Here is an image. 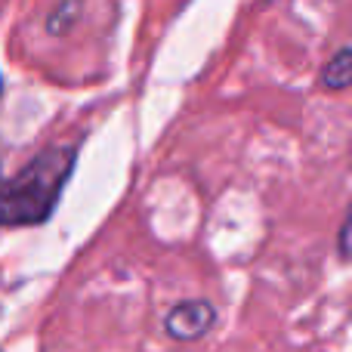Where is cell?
<instances>
[{
	"mask_svg": "<svg viewBox=\"0 0 352 352\" xmlns=\"http://www.w3.org/2000/svg\"><path fill=\"white\" fill-rule=\"evenodd\" d=\"M78 164L74 146H47L12 179H0V226H41L53 217Z\"/></svg>",
	"mask_w": 352,
	"mask_h": 352,
	"instance_id": "obj_1",
	"label": "cell"
},
{
	"mask_svg": "<svg viewBox=\"0 0 352 352\" xmlns=\"http://www.w3.org/2000/svg\"><path fill=\"white\" fill-rule=\"evenodd\" d=\"M217 324V309H213L210 300H182L176 303L164 318V331L167 337L176 343H195L201 337L210 334V328Z\"/></svg>",
	"mask_w": 352,
	"mask_h": 352,
	"instance_id": "obj_2",
	"label": "cell"
},
{
	"mask_svg": "<svg viewBox=\"0 0 352 352\" xmlns=\"http://www.w3.org/2000/svg\"><path fill=\"white\" fill-rule=\"evenodd\" d=\"M322 84L328 90H349L352 87V47H340L322 68Z\"/></svg>",
	"mask_w": 352,
	"mask_h": 352,
	"instance_id": "obj_3",
	"label": "cell"
},
{
	"mask_svg": "<svg viewBox=\"0 0 352 352\" xmlns=\"http://www.w3.org/2000/svg\"><path fill=\"white\" fill-rule=\"evenodd\" d=\"M80 16V3H59L53 12L47 16V31L50 34H65L68 28L74 25V19Z\"/></svg>",
	"mask_w": 352,
	"mask_h": 352,
	"instance_id": "obj_4",
	"label": "cell"
},
{
	"mask_svg": "<svg viewBox=\"0 0 352 352\" xmlns=\"http://www.w3.org/2000/svg\"><path fill=\"white\" fill-rule=\"evenodd\" d=\"M337 250H340L343 260L352 263V201H349L346 219H343V226H340V235H337Z\"/></svg>",
	"mask_w": 352,
	"mask_h": 352,
	"instance_id": "obj_5",
	"label": "cell"
},
{
	"mask_svg": "<svg viewBox=\"0 0 352 352\" xmlns=\"http://www.w3.org/2000/svg\"><path fill=\"white\" fill-rule=\"evenodd\" d=\"M0 90H3V80H0Z\"/></svg>",
	"mask_w": 352,
	"mask_h": 352,
	"instance_id": "obj_6",
	"label": "cell"
},
{
	"mask_svg": "<svg viewBox=\"0 0 352 352\" xmlns=\"http://www.w3.org/2000/svg\"><path fill=\"white\" fill-rule=\"evenodd\" d=\"M0 352H3V349H0Z\"/></svg>",
	"mask_w": 352,
	"mask_h": 352,
	"instance_id": "obj_7",
	"label": "cell"
}]
</instances>
